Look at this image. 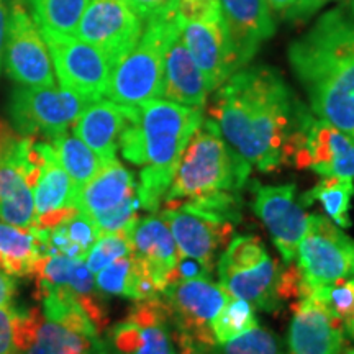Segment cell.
Listing matches in <instances>:
<instances>
[{
	"label": "cell",
	"mask_w": 354,
	"mask_h": 354,
	"mask_svg": "<svg viewBox=\"0 0 354 354\" xmlns=\"http://www.w3.org/2000/svg\"><path fill=\"white\" fill-rule=\"evenodd\" d=\"M223 140L261 172L294 165L308 113L269 66L241 68L216 88L210 109Z\"/></svg>",
	"instance_id": "obj_1"
},
{
	"label": "cell",
	"mask_w": 354,
	"mask_h": 354,
	"mask_svg": "<svg viewBox=\"0 0 354 354\" xmlns=\"http://www.w3.org/2000/svg\"><path fill=\"white\" fill-rule=\"evenodd\" d=\"M289 63L317 118L354 138V19L343 8L323 13L289 46Z\"/></svg>",
	"instance_id": "obj_2"
},
{
	"label": "cell",
	"mask_w": 354,
	"mask_h": 354,
	"mask_svg": "<svg viewBox=\"0 0 354 354\" xmlns=\"http://www.w3.org/2000/svg\"><path fill=\"white\" fill-rule=\"evenodd\" d=\"M203 122L201 109L153 99L133 109L118 148L131 165L141 166L136 197L140 207L158 214L174 179L180 154Z\"/></svg>",
	"instance_id": "obj_3"
},
{
	"label": "cell",
	"mask_w": 354,
	"mask_h": 354,
	"mask_svg": "<svg viewBox=\"0 0 354 354\" xmlns=\"http://www.w3.org/2000/svg\"><path fill=\"white\" fill-rule=\"evenodd\" d=\"M251 166L223 140L216 123L203 118L180 154L174 179L165 197V209L207 194L240 192Z\"/></svg>",
	"instance_id": "obj_4"
},
{
	"label": "cell",
	"mask_w": 354,
	"mask_h": 354,
	"mask_svg": "<svg viewBox=\"0 0 354 354\" xmlns=\"http://www.w3.org/2000/svg\"><path fill=\"white\" fill-rule=\"evenodd\" d=\"M180 28L176 10L145 21L140 41L112 69L105 97L123 107L161 99L166 53Z\"/></svg>",
	"instance_id": "obj_5"
},
{
	"label": "cell",
	"mask_w": 354,
	"mask_h": 354,
	"mask_svg": "<svg viewBox=\"0 0 354 354\" xmlns=\"http://www.w3.org/2000/svg\"><path fill=\"white\" fill-rule=\"evenodd\" d=\"M43 161L41 141L0 118V221L35 227L33 185Z\"/></svg>",
	"instance_id": "obj_6"
},
{
	"label": "cell",
	"mask_w": 354,
	"mask_h": 354,
	"mask_svg": "<svg viewBox=\"0 0 354 354\" xmlns=\"http://www.w3.org/2000/svg\"><path fill=\"white\" fill-rule=\"evenodd\" d=\"M295 258L302 276L300 297L354 277V240L323 215H308L307 230Z\"/></svg>",
	"instance_id": "obj_7"
},
{
	"label": "cell",
	"mask_w": 354,
	"mask_h": 354,
	"mask_svg": "<svg viewBox=\"0 0 354 354\" xmlns=\"http://www.w3.org/2000/svg\"><path fill=\"white\" fill-rule=\"evenodd\" d=\"M91 102L64 87H17L8 113L12 125L25 136L55 140L76 122Z\"/></svg>",
	"instance_id": "obj_8"
},
{
	"label": "cell",
	"mask_w": 354,
	"mask_h": 354,
	"mask_svg": "<svg viewBox=\"0 0 354 354\" xmlns=\"http://www.w3.org/2000/svg\"><path fill=\"white\" fill-rule=\"evenodd\" d=\"M41 35L59 86L88 102L104 99L113 69L107 56L74 35Z\"/></svg>",
	"instance_id": "obj_9"
},
{
	"label": "cell",
	"mask_w": 354,
	"mask_h": 354,
	"mask_svg": "<svg viewBox=\"0 0 354 354\" xmlns=\"http://www.w3.org/2000/svg\"><path fill=\"white\" fill-rule=\"evenodd\" d=\"M161 295L169 308L174 336L183 335L198 343L218 346L212 322L230 297L223 286L210 279H190L174 282Z\"/></svg>",
	"instance_id": "obj_10"
},
{
	"label": "cell",
	"mask_w": 354,
	"mask_h": 354,
	"mask_svg": "<svg viewBox=\"0 0 354 354\" xmlns=\"http://www.w3.org/2000/svg\"><path fill=\"white\" fill-rule=\"evenodd\" d=\"M3 56L8 77L20 86H56L53 61L43 35L19 0L12 3V10L8 12Z\"/></svg>",
	"instance_id": "obj_11"
},
{
	"label": "cell",
	"mask_w": 354,
	"mask_h": 354,
	"mask_svg": "<svg viewBox=\"0 0 354 354\" xmlns=\"http://www.w3.org/2000/svg\"><path fill=\"white\" fill-rule=\"evenodd\" d=\"M145 21L125 0H91L76 37L95 46L115 68L140 41Z\"/></svg>",
	"instance_id": "obj_12"
},
{
	"label": "cell",
	"mask_w": 354,
	"mask_h": 354,
	"mask_svg": "<svg viewBox=\"0 0 354 354\" xmlns=\"http://www.w3.org/2000/svg\"><path fill=\"white\" fill-rule=\"evenodd\" d=\"M107 343L120 354H176L174 326L165 299L136 300L125 320L109 331Z\"/></svg>",
	"instance_id": "obj_13"
},
{
	"label": "cell",
	"mask_w": 354,
	"mask_h": 354,
	"mask_svg": "<svg viewBox=\"0 0 354 354\" xmlns=\"http://www.w3.org/2000/svg\"><path fill=\"white\" fill-rule=\"evenodd\" d=\"M220 284L233 297L243 299L263 312H277L289 300L302 295V276L297 266H282L271 256L254 268L220 279Z\"/></svg>",
	"instance_id": "obj_14"
},
{
	"label": "cell",
	"mask_w": 354,
	"mask_h": 354,
	"mask_svg": "<svg viewBox=\"0 0 354 354\" xmlns=\"http://www.w3.org/2000/svg\"><path fill=\"white\" fill-rule=\"evenodd\" d=\"M295 184L263 185L258 180L251 183V192L254 196L251 207L256 216L263 220L287 264L297 254L308 223V215H305L304 207L295 198Z\"/></svg>",
	"instance_id": "obj_15"
},
{
	"label": "cell",
	"mask_w": 354,
	"mask_h": 354,
	"mask_svg": "<svg viewBox=\"0 0 354 354\" xmlns=\"http://www.w3.org/2000/svg\"><path fill=\"white\" fill-rule=\"evenodd\" d=\"M292 166L312 169L323 177L354 179V138L312 115Z\"/></svg>",
	"instance_id": "obj_16"
},
{
	"label": "cell",
	"mask_w": 354,
	"mask_h": 354,
	"mask_svg": "<svg viewBox=\"0 0 354 354\" xmlns=\"http://www.w3.org/2000/svg\"><path fill=\"white\" fill-rule=\"evenodd\" d=\"M162 218L169 225L180 256L202 261L214 269L216 253L233 236L234 225L220 220L187 205H177L161 210Z\"/></svg>",
	"instance_id": "obj_17"
},
{
	"label": "cell",
	"mask_w": 354,
	"mask_h": 354,
	"mask_svg": "<svg viewBox=\"0 0 354 354\" xmlns=\"http://www.w3.org/2000/svg\"><path fill=\"white\" fill-rule=\"evenodd\" d=\"M180 35L198 69L202 71L210 92L223 86L240 69L223 15L209 20L184 21Z\"/></svg>",
	"instance_id": "obj_18"
},
{
	"label": "cell",
	"mask_w": 354,
	"mask_h": 354,
	"mask_svg": "<svg viewBox=\"0 0 354 354\" xmlns=\"http://www.w3.org/2000/svg\"><path fill=\"white\" fill-rule=\"evenodd\" d=\"M292 312L287 338L290 354H342L343 322L315 294L300 297Z\"/></svg>",
	"instance_id": "obj_19"
},
{
	"label": "cell",
	"mask_w": 354,
	"mask_h": 354,
	"mask_svg": "<svg viewBox=\"0 0 354 354\" xmlns=\"http://www.w3.org/2000/svg\"><path fill=\"white\" fill-rule=\"evenodd\" d=\"M122 233H125L130 245V254L143 266L162 294L169 287L171 276L180 258L169 225L159 214H151L131 221Z\"/></svg>",
	"instance_id": "obj_20"
},
{
	"label": "cell",
	"mask_w": 354,
	"mask_h": 354,
	"mask_svg": "<svg viewBox=\"0 0 354 354\" xmlns=\"http://www.w3.org/2000/svg\"><path fill=\"white\" fill-rule=\"evenodd\" d=\"M43 161L33 185L35 227L53 228L76 214L77 190L57 161L51 143L41 141Z\"/></svg>",
	"instance_id": "obj_21"
},
{
	"label": "cell",
	"mask_w": 354,
	"mask_h": 354,
	"mask_svg": "<svg viewBox=\"0 0 354 354\" xmlns=\"http://www.w3.org/2000/svg\"><path fill=\"white\" fill-rule=\"evenodd\" d=\"M238 68L250 64L261 44L276 32L271 8L266 0H220Z\"/></svg>",
	"instance_id": "obj_22"
},
{
	"label": "cell",
	"mask_w": 354,
	"mask_h": 354,
	"mask_svg": "<svg viewBox=\"0 0 354 354\" xmlns=\"http://www.w3.org/2000/svg\"><path fill=\"white\" fill-rule=\"evenodd\" d=\"M133 109L135 107L115 104L110 99L91 102L73 123L74 135L81 138L102 162H107L117 158L120 135L130 122Z\"/></svg>",
	"instance_id": "obj_23"
},
{
	"label": "cell",
	"mask_w": 354,
	"mask_h": 354,
	"mask_svg": "<svg viewBox=\"0 0 354 354\" xmlns=\"http://www.w3.org/2000/svg\"><path fill=\"white\" fill-rule=\"evenodd\" d=\"M209 94L205 77L179 33L166 53L161 99L202 110Z\"/></svg>",
	"instance_id": "obj_24"
},
{
	"label": "cell",
	"mask_w": 354,
	"mask_h": 354,
	"mask_svg": "<svg viewBox=\"0 0 354 354\" xmlns=\"http://www.w3.org/2000/svg\"><path fill=\"white\" fill-rule=\"evenodd\" d=\"M136 196L135 177L118 159L104 162L97 174L77 192L76 209L95 220Z\"/></svg>",
	"instance_id": "obj_25"
},
{
	"label": "cell",
	"mask_w": 354,
	"mask_h": 354,
	"mask_svg": "<svg viewBox=\"0 0 354 354\" xmlns=\"http://www.w3.org/2000/svg\"><path fill=\"white\" fill-rule=\"evenodd\" d=\"M46 256V228H21L0 221V269L12 277H35Z\"/></svg>",
	"instance_id": "obj_26"
},
{
	"label": "cell",
	"mask_w": 354,
	"mask_h": 354,
	"mask_svg": "<svg viewBox=\"0 0 354 354\" xmlns=\"http://www.w3.org/2000/svg\"><path fill=\"white\" fill-rule=\"evenodd\" d=\"M100 343V338L44 317L39 308H30V343L24 354H94Z\"/></svg>",
	"instance_id": "obj_27"
},
{
	"label": "cell",
	"mask_w": 354,
	"mask_h": 354,
	"mask_svg": "<svg viewBox=\"0 0 354 354\" xmlns=\"http://www.w3.org/2000/svg\"><path fill=\"white\" fill-rule=\"evenodd\" d=\"M95 284L102 294L120 295L135 302L161 295L146 269L131 254L113 261L97 272Z\"/></svg>",
	"instance_id": "obj_28"
},
{
	"label": "cell",
	"mask_w": 354,
	"mask_h": 354,
	"mask_svg": "<svg viewBox=\"0 0 354 354\" xmlns=\"http://www.w3.org/2000/svg\"><path fill=\"white\" fill-rule=\"evenodd\" d=\"M99 236L95 221L77 210L56 227L46 228L48 254H63L71 259L86 261Z\"/></svg>",
	"instance_id": "obj_29"
},
{
	"label": "cell",
	"mask_w": 354,
	"mask_h": 354,
	"mask_svg": "<svg viewBox=\"0 0 354 354\" xmlns=\"http://www.w3.org/2000/svg\"><path fill=\"white\" fill-rule=\"evenodd\" d=\"M354 196V183L349 177H323L308 192L299 198L300 205L308 207L320 202L325 214L339 228L351 227L349 209Z\"/></svg>",
	"instance_id": "obj_30"
},
{
	"label": "cell",
	"mask_w": 354,
	"mask_h": 354,
	"mask_svg": "<svg viewBox=\"0 0 354 354\" xmlns=\"http://www.w3.org/2000/svg\"><path fill=\"white\" fill-rule=\"evenodd\" d=\"M55 154L79 192L100 169L102 159L76 135L68 131L50 141Z\"/></svg>",
	"instance_id": "obj_31"
},
{
	"label": "cell",
	"mask_w": 354,
	"mask_h": 354,
	"mask_svg": "<svg viewBox=\"0 0 354 354\" xmlns=\"http://www.w3.org/2000/svg\"><path fill=\"white\" fill-rule=\"evenodd\" d=\"M91 0H30L33 21L41 33L74 35Z\"/></svg>",
	"instance_id": "obj_32"
},
{
	"label": "cell",
	"mask_w": 354,
	"mask_h": 354,
	"mask_svg": "<svg viewBox=\"0 0 354 354\" xmlns=\"http://www.w3.org/2000/svg\"><path fill=\"white\" fill-rule=\"evenodd\" d=\"M259 323L256 318L253 305L246 300L233 297L230 295L227 302L212 322V331L216 343L223 344L230 339L238 338V336L248 333L250 330L258 328Z\"/></svg>",
	"instance_id": "obj_33"
},
{
	"label": "cell",
	"mask_w": 354,
	"mask_h": 354,
	"mask_svg": "<svg viewBox=\"0 0 354 354\" xmlns=\"http://www.w3.org/2000/svg\"><path fill=\"white\" fill-rule=\"evenodd\" d=\"M268 250L259 236L254 234H240L234 240L230 241V245L221 254L218 261V277H225L228 274L246 271V269L254 268L261 261L268 258Z\"/></svg>",
	"instance_id": "obj_34"
},
{
	"label": "cell",
	"mask_w": 354,
	"mask_h": 354,
	"mask_svg": "<svg viewBox=\"0 0 354 354\" xmlns=\"http://www.w3.org/2000/svg\"><path fill=\"white\" fill-rule=\"evenodd\" d=\"M28 342L26 310L0 307V354H24Z\"/></svg>",
	"instance_id": "obj_35"
},
{
	"label": "cell",
	"mask_w": 354,
	"mask_h": 354,
	"mask_svg": "<svg viewBox=\"0 0 354 354\" xmlns=\"http://www.w3.org/2000/svg\"><path fill=\"white\" fill-rule=\"evenodd\" d=\"M220 354H286L272 331L253 328L248 333L221 344Z\"/></svg>",
	"instance_id": "obj_36"
},
{
	"label": "cell",
	"mask_w": 354,
	"mask_h": 354,
	"mask_svg": "<svg viewBox=\"0 0 354 354\" xmlns=\"http://www.w3.org/2000/svg\"><path fill=\"white\" fill-rule=\"evenodd\" d=\"M323 304L343 322L344 328L354 320V277L313 290Z\"/></svg>",
	"instance_id": "obj_37"
},
{
	"label": "cell",
	"mask_w": 354,
	"mask_h": 354,
	"mask_svg": "<svg viewBox=\"0 0 354 354\" xmlns=\"http://www.w3.org/2000/svg\"><path fill=\"white\" fill-rule=\"evenodd\" d=\"M130 254V245L125 233H109L102 234L92 250L88 251L86 258V266L92 274H97L113 261L123 258V256Z\"/></svg>",
	"instance_id": "obj_38"
},
{
	"label": "cell",
	"mask_w": 354,
	"mask_h": 354,
	"mask_svg": "<svg viewBox=\"0 0 354 354\" xmlns=\"http://www.w3.org/2000/svg\"><path fill=\"white\" fill-rule=\"evenodd\" d=\"M140 209V201L138 197H131L128 198L127 202H123L120 207L109 212V214L97 216L94 220L97 228H99L100 236L102 234H109V233H122L131 221H135L138 218V212Z\"/></svg>",
	"instance_id": "obj_39"
},
{
	"label": "cell",
	"mask_w": 354,
	"mask_h": 354,
	"mask_svg": "<svg viewBox=\"0 0 354 354\" xmlns=\"http://www.w3.org/2000/svg\"><path fill=\"white\" fill-rule=\"evenodd\" d=\"M176 13L180 21H198L221 17L220 0H177Z\"/></svg>",
	"instance_id": "obj_40"
},
{
	"label": "cell",
	"mask_w": 354,
	"mask_h": 354,
	"mask_svg": "<svg viewBox=\"0 0 354 354\" xmlns=\"http://www.w3.org/2000/svg\"><path fill=\"white\" fill-rule=\"evenodd\" d=\"M212 271L214 269L203 264L202 261L189 258V256H180L171 276V284L177 281H190V279H212Z\"/></svg>",
	"instance_id": "obj_41"
},
{
	"label": "cell",
	"mask_w": 354,
	"mask_h": 354,
	"mask_svg": "<svg viewBox=\"0 0 354 354\" xmlns=\"http://www.w3.org/2000/svg\"><path fill=\"white\" fill-rule=\"evenodd\" d=\"M130 8L143 21H148L154 17L174 12L177 0H125Z\"/></svg>",
	"instance_id": "obj_42"
},
{
	"label": "cell",
	"mask_w": 354,
	"mask_h": 354,
	"mask_svg": "<svg viewBox=\"0 0 354 354\" xmlns=\"http://www.w3.org/2000/svg\"><path fill=\"white\" fill-rule=\"evenodd\" d=\"M331 0H295L292 6L284 12L287 20H304L313 15L318 8H322L325 3Z\"/></svg>",
	"instance_id": "obj_43"
},
{
	"label": "cell",
	"mask_w": 354,
	"mask_h": 354,
	"mask_svg": "<svg viewBox=\"0 0 354 354\" xmlns=\"http://www.w3.org/2000/svg\"><path fill=\"white\" fill-rule=\"evenodd\" d=\"M174 342L177 344L176 354H220L218 346L198 343L196 339L187 338V336L183 335H176Z\"/></svg>",
	"instance_id": "obj_44"
},
{
	"label": "cell",
	"mask_w": 354,
	"mask_h": 354,
	"mask_svg": "<svg viewBox=\"0 0 354 354\" xmlns=\"http://www.w3.org/2000/svg\"><path fill=\"white\" fill-rule=\"evenodd\" d=\"M17 295V284L10 274L0 269V307H13Z\"/></svg>",
	"instance_id": "obj_45"
},
{
	"label": "cell",
	"mask_w": 354,
	"mask_h": 354,
	"mask_svg": "<svg viewBox=\"0 0 354 354\" xmlns=\"http://www.w3.org/2000/svg\"><path fill=\"white\" fill-rule=\"evenodd\" d=\"M7 24H8V8L3 0H0V68L3 61V50H6V37H7Z\"/></svg>",
	"instance_id": "obj_46"
},
{
	"label": "cell",
	"mask_w": 354,
	"mask_h": 354,
	"mask_svg": "<svg viewBox=\"0 0 354 354\" xmlns=\"http://www.w3.org/2000/svg\"><path fill=\"white\" fill-rule=\"evenodd\" d=\"M268 2V6L271 10H276V12H286L287 8H289L292 3L295 2V0H266Z\"/></svg>",
	"instance_id": "obj_47"
},
{
	"label": "cell",
	"mask_w": 354,
	"mask_h": 354,
	"mask_svg": "<svg viewBox=\"0 0 354 354\" xmlns=\"http://www.w3.org/2000/svg\"><path fill=\"white\" fill-rule=\"evenodd\" d=\"M94 354H120V353L115 351V349L110 346L107 342H104V339H102V343L99 344V348L95 349Z\"/></svg>",
	"instance_id": "obj_48"
},
{
	"label": "cell",
	"mask_w": 354,
	"mask_h": 354,
	"mask_svg": "<svg viewBox=\"0 0 354 354\" xmlns=\"http://www.w3.org/2000/svg\"><path fill=\"white\" fill-rule=\"evenodd\" d=\"M344 331H346V333H348L349 336H351V338L354 339V320H353L351 323H349V325L346 326V328H344Z\"/></svg>",
	"instance_id": "obj_49"
},
{
	"label": "cell",
	"mask_w": 354,
	"mask_h": 354,
	"mask_svg": "<svg viewBox=\"0 0 354 354\" xmlns=\"http://www.w3.org/2000/svg\"><path fill=\"white\" fill-rule=\"evenodd\" d=\"M342 354H354V346H343Z\"/></svg>",
	"instance_id": "obj_50"
},
{
	"label": "cell",
	"mask_w": 354,
	"mask_h": 354,
	"mask_svg": "<svg viewBox=\"0 0 354 354\" xmlns=\"http://www.w3.org/2000/svg\"><path fill=\"white\" fill-rule=\"evenodd\" d=\"M351 8H353V13H354V0L351 2Z\"/></svg>",
	"instance_id": "obj_51"
}]
</instances>
